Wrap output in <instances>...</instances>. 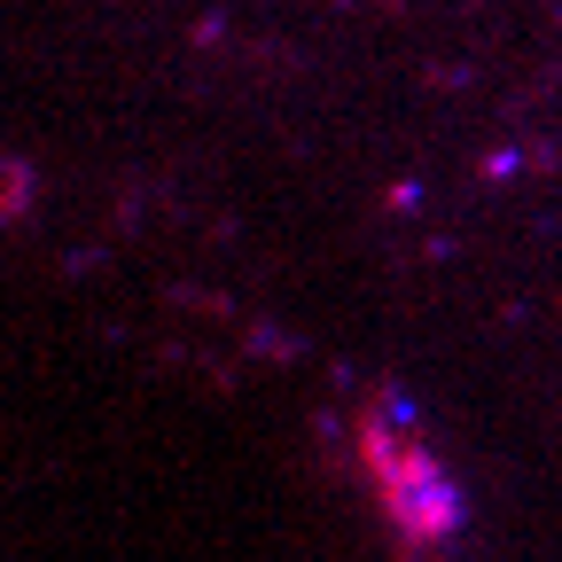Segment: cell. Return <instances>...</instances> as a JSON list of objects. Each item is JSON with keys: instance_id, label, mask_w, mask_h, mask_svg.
Here are the masks:
<instances>
[{"instance_id": "6da1fadb", "label": "cell", "mask_w": 562, "mask_h": 562, "mask_svg": "<svg viewBox=\"0 0 562 562\" xmlns=\"http://www.w3.org/2000/svg\"><path fill=\"white\" fill-rule=\"evenodd\" d=\"M351 438H360V469H368V492H375L383 524H391L406 547H438V539L461 524L453 476L438 469L430 438H422L398 406H368L360 422H351Z\"/></svg>"}]
</instances>
